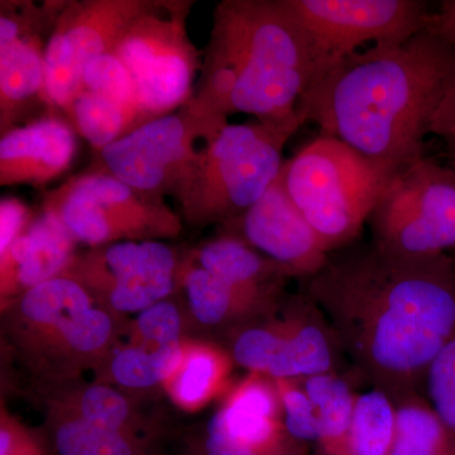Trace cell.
<instances>
[{
	"mask_svg": "<svg viewBox=\"0 0 455 455\" xmlns=\"http://www.w3.org/2000/svg\"><path fill=\"white\" fill-rule=\"evenodd\" d=\"M53 448L57 455H148L136 434L104 429L70 414L56 424Z\"/></svg>",
	"mask_w": 455,
	"mask_h": 455,
	"instance_id": "4316f807",
	"label": "cell"
},
{
	"mask_svg": "<svg viewBox=\"0 0 455 455\" xmlns=\"http://www.w3.org/2000/svg\"><path fill=\"white\" fill-rule=\"evenodd\" d=\"M397 171L320 134L290 160L284 188L329 253L352 244Z\"/></svg>",
	"mask_w": 455,
	"mask_h": 455,
	"instance_id": "277c9868",
	"label": "cell"
},
{
	"mask_svg": "<svg viewBox=\"0 0 455 455\" xmlns=\"http://www.w3.org/2000/svg\"><path fill=\"white\" fill-rule=\"evenodd\" d=\"M229 123L188 101L99 152L100 166L147 202L166 204L196 169L206 145Z\"/></svg>",
	"mask_w": 455,
	"mask_h": 455,
	"instance_id": "8992f818",
	"label": "cell"
},
{
	"mask_svg": "<svg viewBox=\"0 0 455 455\" xmlns=\"http://www.w3.org/2000/svg\"><path fill=\"white\" fill-rule=\"evenodd\" d=\"M275 383L280 395L287 433L299 443L319 444V420L300 379H275Z\"/></svg>",
	"mask_w": 455,
	"mask_h": 455,
	"instance_id": "4dcf8cb0",
	"label": "cell"
},
{
	"mask_svg": "<svg viewBox=\"0 0 455 455\" xmlns=\"http://www.w3.org/2000/svg\"><path fill=\"white\" fill-rule=\"evenodd\" d=\"M396 429V403L376 388L357 395L344 455H390Z\"/></svg>",
	"mask_w": 455,
	"mask_h": 455,
	"instance_id": "d4e9b609",
	"label": "cell"
},
{
	"mask_svg": "<svg viewBox=\"0 0 455 455\" xmlns=\"http://www.w3.org/2000/svg\"><path fill=\"white\" fill-rule=\"evenodd\" d=\"M455 83V47L425 28L372 44L325 71L299 104L322 136L394 171L424 157L434 116Z\"/></svg>",
	"mask_w": 455,
	"mask_h": 455,
	"instance_id": "7a4b0ae2",
	"label": "cell"
},
{
	"mask_svg": "<svg viewBox=\"0 0 455 455\" xmlns=\"http://www.w3.org/2000/svg\"><path fill=\"white\" fill-rule=\"evenodd\" d=\"M181 340L163 347L133 344L116 350L110 374L123 387L143 390L164 383L178 371L184 358Z\"/></svg>",
	"mask_w": 455,
	"mask_h": 455,
	"instance_id": "484cf974",
	"label": "cell"
},
{
	"mask_svg": "<svg viewBox=\"0 0 455 455\" xmlns=\"http://www.w3.org/2000/svg\"><path fill=\"white\" fill-rule=\"evenodd\" d=\"M188 307L197 322L220 325L274 309L280 290H248L232 286L197 265L182 268Z\"/></svg>",
	"mask_w": 455,
	"mask_h": 455,
	"instance_id": "ac0fdd59",
	"label": "cell"
},
{
	"mask_svg": "<svg viewBox=\"0 0 455 455\" xmlns=\"http://www.w3.org/2000/svg\"><path fill=\"white\" fill-rule=\"evenodd\" d=\"M230 368L232 358L224 350L211 344H185L181 364L164 386L180 407L193 411L223 388Z\"/></svg>",
	"mask_w": 455,
	"mask_h": 455,
	"instance_id": "7402d4cb",
	"label": "cell"
},
{
	"mask_svg": "<svg viewBox=\"0 0 455 455\" xmlns=\"http://www.w3.org/2000/svg\"><path fill=\"white\" fill-rule=\"evenodd\" d=\"M430 134L439 137L444 142L449 167L455 170V83L434 116Z\"/></svg>",
	"mask_w": 455,
	"mask_h": 455,
	"instance_id": "d590c367",
	"label": "cell"
},
{
	"mask_svg": "<svg viewBox=\"0 0 455 455\" xmlns=\"http://www.w3.org/2000/svg\"><path fill=\"white\" fill-rule=\"evenodd\" d=\"M212 20L193 103L226 121L307 123L299 104L316 80L315 55L283 0H224Z\"/></svg>",
	"mask_w": 455,
	"mask_h": 455,
	"instance_id": "3957f363",
	"label": "cell"
},
{
	"mask_svg": "<svg viewBox=\"0 0 455 455\" xmlns=\"http://www.w3.org/2000/svg\"><path fill=\"white\" fill-rule=\"evenodd\" d=\"M390 455H455V438L430 403L409 395L396 403Z\"/></svg>",
	"mask_w": 455,
	"mask_h": 455,
	"instance_id": "cb8c5ba5",
	"label": "cell"
},
{
	"mask_svg": "<svg viewBox=\"0 0 455 455\" xmlns=\"http://www.w3.org/2000/svg\"><path fill=\"white\" fill-rule=\"evenodd\" d=\"M149 0L66 2L44 49V97L50 109L66 116L82 90L84 71L113 52L128 26Z\"/></svg>",
	"mask_w": 455,
	"mask_h": 455,
	"instance_id": "8fae6325",
	"label": "cell"
},
{
	"mask_svg": "<svg viewBox=\"0 0 455 455\" xmlns=\"http://www.w3.org/2000/svg\"><path fill=\"white\" fill-rule=\"evenodd\" d=\"M66 3H2L0 13V131L18 123L44 97V49ZM49 107V106H47Z\"/></svg>",
	"mask_w": 455,
	"mask_h": 455,
	"instance_id": "4fadbf2b",
	"label": "cell"
},
{
	"mask_svg": "<svg viewBox=\"0 0 455 455\" xmlns=\"http://www.w3.org/2000/svg\"><path fill=\"white\" fill-rule=\"evenodd\" d=\"M33 220L31 209L18 197L0 202V254L5 252Z\"/></svg>",
	"mask_w": 455,
	"mask_h": 455,
	"instance_id": "836d02e7",
	"label": "cell"
},
{
	"mask_svg": "<svg viewBox=\"0 0 455 455\" xmlns=\"http://www.w3.org/2000/svg\"><path fill=\"white\" fill-rule=\"evenodd\" d=\"M208 434L257 455H301V443L284 427L276 383L265 374L250 373L229 392Z\"/></svg>",
	"mask_w": 455,
	"mask_h": 455,
	"instance_id": "9a60e30c",
	"label": "cell"
},
{
	"mask_svg": "<svg viewBox=\"0 0 455 455\" xmlns=\"http://www.w3.org/2000/svg\"><path fill=\"white\" fill-rule=\"evenodd\" d=\"M368 223L373 244L405 256L455 252V170L419 158L397 171Z\"/></svg>",
	"mask_w": 455,
	"mask_h": 455,
	"instance_id": "9c48e42d",
	"label": "cell"
},
{
	"mask_svg": "<svg viewBox=\"0 0 455 455\" xmlns=\"http://www.w3.org/2000/svg\"><path fill=\"white\" fill-rule=\"evenodd\" d=\"M108 430L133 433L131 407L121 392L106 385L85 388L77 401L76 414H70Z\"/></svg>",
	"mask_w": 455,
	"mask_h": 455,
	"instance_id": "83f0119b",
	"label": "cell"
},
{
	"mask_svg": "<svg viewBox=\"0 0 455 455\" xmlns=\"http://www.w3.org/2000/svg\"><path fill=\"white\" fill-rule=\"evenodd\" d=\"M205 455H257L252 451L232 444L228 440L220 438V436L206 435L205 445H204Z\"/></svg>",
	"mask_w": 455,
	"mask_h": 455,
	"instance_id": "74e56055",
	"label": "cell"
},
{
	"mask_svg": "<svg viewBox=\"0 0 455 455\" xmlns=\"http://www.w3.org/2000/svg\"><path fill=\"white\" fill-rule=\"evenodd\" d=\"M0 455H49L40 440L23 427L3 418L0 427Z\"/></svg>",
	"mask_w": 455,
	"mask_h": 455,
	"instance_id": "e575fe53",
	"label": "cell"
},
{
	"mask_svg": "<svg viewBox=\"0 0 455 455\" xmlns=\"http://www.w3.org/2000/svg\"><path fill=\"white\" fill-rule=\"evenodd\" d=\"M196 265L224 283L248 290H280L286 268L260 254L238 236L227 235L208 242L196 254Z\"/></svg>",
	"mask_w": 455,
	"mask_h": 455,
	"instance_id": "d6986e66",
	"label": "cell"
},
{
	"mask_svg": "<svg viewBox=\"0 0 455 455\" xmlns=\"http://www.w3.org/2000/svg\"><path fill=\"white\" fill-rule=\"evenodd\" d=\"M302 124L228 123L175 196L185 220L226 223L252 208L280 176L284 146Z\"/></svg>",
	"mask_w": 455,
	"mask_h": 455,
	"instance_id": "5b68a950",
	"label": "cell"
},
{
	"mask_svg": "<svg viewBox=\"0 0 455 455\" xmlns=\"http://www.w3.org/2000/svg\"><path fill=\"white\" fill-rule=\"evenodd\" d=\"M425 382L430 405L455 438V338L431 362Z\"/></svg>",
	"mask_w": 455,
	"mask_h": 455,
	"instance_id": "1f68e13d",
	"label": "cell"
},
{
	"mask_svg": "<svg viewBox=\"0 0 455 455\" xmlns=\"http://www.w3.org/2000/svg\"><path fill=\"white\" fill-rule=\"evenodd\" d=\"M178 269V259L169 245L127 241L75 256L61 276L74 278L90 293L97 292L110 309L140 314L166 300L175 286Z\"/></svg>",
	"mask_w": 455,
	"mask_h": 455,
	"instance_id": "7c38bea8",
	"label": "cell"
},
{
	"mask_svg": "<svg viewBox=\"0 0 455 455\" xmlns=\"http://www.w3.org/2000/svg\"><path fill=\"white\" fill-rule=\"evenodd\" d=\"M83 89L139 108L143 112L130 71L116 53L98 57L85 68L82 79Z\"/></svg>",
	"mask_w": 455,
	"mask_h": 455,
	"instance_id": "f1b7e54d",
	"label": "cell"
},
{
	"mask_svg": "<svg viewBox=\"0 0 455 455\" xmlns=\"http://www.w3.org/2000/svg\"><path fill=\"white\" fill-rule=\"evenodd\" d=\"M307 296L341 348L391 397L412 395L455 338V259L405 256L376 244L331 254Z\"/></svg>",
	"mask_w": 455,
	"mask_h": 455,
	"instance_id": "6da1fadb",
	"label": "cell"
},
{
	"mask_svg": "<svg viewBox=\"0 0 455 455\" xmlns=\"http://www.w3.org/2000/svg\"><path fill=\"white\" fill-rule=\"evenodd\" d=\"M427 28L455 47V0L440 3L438 11L431 12Z\"/></svg>",
	"mask_w": 455,
	"mask_h": 455,
	"instance_id": "8d00e7d4",
	"label": "cell"
},
{
	"mask_svg": "<svg viewBox=\"0 0 455 455\" xmlns=\"http://www.w3.org/2000/svg\"><path fill=\"white\" fill-rule=\"evenodd\" d=\"M182 319L176 305L163 300L140 311L134 322L133 344L163 347L181 340Z\"/></svg>",
	"mask_w": 455,
	"mask_h": 455,
	"instance_id": "d6a6232c",
	"label": "cell"
},
{
	"mask_svg": "<svg viewBox=\"0 0 455 455\" xmlns=\"http://www.w3.org/2000/svg\"><path fill=\"white\" fill-rule=\"evenodd\" d=\"M190 7L188 2H152L114 47L149 119L175 112L196 94L193 85L203 61L188 35Z\"/></svg>",
	"mask_w": 455,
	"mask_h": 455,
	"instance_id": "52a82bcc",
	"label": "cell"
},
{
	"mask_svg": "<svg viewBox=\"0 0 455 455\" xmlns=\"http://www.w3.org/2000/svg\"><path fill=\"white\" fill-rule=\"evenodd\" d=\"M229 233L289 271L291 277L317 274L331 253L293 204L280 176L252 208L226 221Z\"/></svg>",
	"mask_w": 455,
	"mask_h": 455,
	"instance_id": "5bb4252c",
	"label": "cell"
},
{
	"mask_svg": "<svg viewBox=\"0 0 455 455\" xmlns=\"http://www.w3.org/2000/svg\"><path fill=\"white\" fill-rule=\"evenodd\" d=\"M76 243L92 248L127 241L178 235L181 220L167 204L147 202L133 188L101 169L80 173L44 196Z\"/></svg>",
	"mask_w": 455,
	"mask_h": 455,
	"instance_id": "ba28073f",
	"label": "cell"
},
{
	"mask_svg": "<svg viewBox=\"0 0 455 455\" xmlns=\"http://www.w3.org/2000/svg\"><path fill=\"white\" fill-rule=\"evenodd\" d=\"M73 235L49 211L33 218L13 244L0 254L2 295L25 293L61 276L75 259Z\"/></svg>",
	"mask_w": 455,
	"mask_h": 455,
	"instance_id": "e0dca14e",
	"label": "cell"
},
{
	"mask_svg": "<svg viewBox=\"0 0 455 455\" xmlns=\"http://www.w3.org/2000/svg\"><path fill=\"white\" fill-rule=\"evenodd\" d=\"M66 119L73 125L77 136L88 140L98 154L152 121L139 108L85 89L80 90L75 97L66 113Z\"/></svg>",
	"mask_w": 455,
	"mask_h": 455,
	"instance_id": "44dd1931",
	"label": "cell"
},
{
	"mask_svg": "<svg viewBox=\"0 0 455 455\" xmlns=\"http://www.w3.org/2000/svg\"><path fill=\"white\" fill-rule=\"evenodd\" d=\"M300 382L316 411L323 454L344 455L357 395L334 372L305 377Z\"/></svg>",
	"mask_w": 455,
	"mask_h": 455,
	"instance_id": "603a6c76",
	"label": "cell"
},
{
	"mask_svg": "<svg viewBox=\"0 0 455 455\" xmlns=\"http://www.w3.org/2000/svg\"><path fill=\"white\" fill-rule=\"evenodd\" d=\"M113 333V323L106 311L90 307L75 316L57 334L53 346L60 347L73 355H97Z\"/></svg>",
	"mask_w": 455,
	"mask_h": 455,
	"instance_id": "f546056e",
	"label": "cell"
},
{
	"mask_svg": "<svg viewBox=\"0 0 455 455\" xmlns=\"http://www.w3.org/2000/svg\"><path fill=\"white\" fill-rule=\"evenodd\" d=\"M309 37L317 77L361 46L403 44L427 28L421 0H283ZM315 80V82H316ZM314 82V83H315Z\"/></svg>",
	"mask_w": 455,
	"mask_h": 455,
	"instance_id": "30bf717a",
	"label": "cell"
},
{
	"mask_svg": "<svg viewBox=\"0 0 455 455\" xmlns=\"http://www.w3.org/2000/svg\"><path fill=\"white\" fill-rule=\"evenodd\" d=\"M77 152V133L55 113L2 134L0 185L42 188L70 169Z\"/></svg>",
	"mask_w": 455,
	"mask_h": 455,
	"instance_id": "2e32d148",
	"label": "cell"
},
{
	"mask_svg": "<svg viewBox=\"0 0 455 455\" xmlns=\"http://www.w3.org/2000/svg\"><path fill=\"white\" fill-rule=\"evenodd\" d=\"M92 307V293L82 283L59 276L22 293L20 316L32 335L53 344L57 334L75 316Z\"/></svg>",
	"mask_w": 455,
	"mask_h": 455,
	"instance_id": "ffe728a7",
	"label": "cell"
}]
</instances>
